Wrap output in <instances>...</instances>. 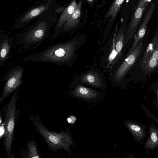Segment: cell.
<instances>
[{
    "instance_id": "obj_17",
    "label": "cell",
    "mask_w": 158,
    "mask_h": 158,
    "mask_svg": "<svg viewBox=\"0 0 158 158\" xmlns=\"http://www.w3.org/2000/svg\"><path fill=\"white\" fill-rule=\"evenodd\" d=\"M81 5L82 1L81 0L77 4V8L70 18L63 26L61 32H66L78 25L81 15Z\"/></svg>"
},
{
    "instance_id": "obj_16",
    "label": "cell",
    "mask_w": 158,
    "mask_h": 158,
    "mask_svg": "<svg viewBox=\"0 0 158 158\" xmlns=\"http://www.w3.org/2000/svg\"><path fill=\"white\" fill-rule=\"evenodd\" d=\"M143 147L148 154L149 151L158 148V127L153 122L150 125L149 136Z\"/></svg>"
},
{
    "instance_id": "obj_11",
    "label": "cell",
    "mask_w": 158,
    "mask_h": 158,
    "mask_svg": "<svg viewBox=\"0 0 158 158\" xmlns=\"http://www.w3.org/2000/svg\"><path fill=\"white\" fill-rule=\"evenodd\" d=\"M123 123L129 130L135 142L143 145L148 133L146 125L135 121L128 120H124Z\"/></svg>"
},
{
    "instance_id": "obj_7",
    "label": "cell",
    "mask_w": 158,
    "mask_h": 158,
    "mask_svg": "<svg viewBox=\"0 0 158 158\" xmlns=\"http://www.w3.org/2000/svg\"><path fill=\"white\" fill-rule=\"evenodd\" d=\"M142 49L140 42L131 51L129 52L126 58L110 74L113 85L121 86L122 81L129 70L136 62Z\"/></svg>"
},
{
    "instance_id": "obj_3",
    "label": "cell",
    "mask_w": 158,
    "mask_h": 158,
    "mask_svg": "<svg viewBox=\"0 0 158 158\" xmlns=\"http://www.w3.org/2000/svg\"><path fill=\"white\" fill-rule=\"evenodd\" d=\"M30 119L35 129L46 143L49 149L53 152L63 149L71 155L70 146L76 148L71 134L68 129L57 132L49 130L38 116H31Z\"/></svg>"
},
{
    "instance_id": "obj_15",
    "label": "cell",
    "mask_w": 158,
    "mask_h": 158,
    "mask_svg": "<svg viewBox=\"0 0 158 158\" xmlns=\"http://www.w3.org/2000/svg\"><path fill=\"white\" fill-rule=\"evenodd\" d=\"M154 8V4H151L136 34L135 35L134 41L129 52L131 51L135 48L139 42L144 36L146 31L147 24L153 13Z\"/></svg>"
},
{
    "instance_id": "obj_2",
    "label": "cell",
    "mask_w": 158,
    "mask_h": 158,
    "mask_svg": "<svg viewBox=\"0 0 158 158\" xmlns=\"http://www.w3.org/2000/svg\"><path fill=\"white\" fill-rule=\"evenodd\" d=\"M56 9L40 15L19 34L16 38V44L26 52L40 46L49 35L51 28L58 21Z\"/></svg>"
},
{
    "instance_id": "obj_23",
    "label": "cell",
    "mask_w": 158,
    "mask_h": 158,
    "mask_svg": "<svg viewBox=\"0 0 158 158\" xmlns=\"http://www.w3.org/2000/svg\"><path fill=\"white\" fill-rule=\"evenodd\" d=\"M141 107L146 116L151 119L152 122L158 125V118L152 113L148 108L144 105L142 104Z\"/></svg>"
},
{
    "instance_id": "obj_21",
    "label": "cell",
    "mask_w": 158,
    "mask_h": 158,
    "mask_svg": "<svg viewBox=\"0 0 158 158\" xmlns=\"http://www.w3.org/2000/svg\"><path fill=\"white\" fill-rule=\"evenodd\" d=\"M25 154L27 158H40L41 157L38 151L35 140L28 141L27 144Z\"/></svg>"
},
{
    "instance_id": "obj_19",
    "label": "cell",
    "mask_w": 158,
    "mask_h": 158,
    "mask_svg": "<svg viewBox=\"0 0 158 158\" xmlns=\"http://www.w3.org/2000/svg\"><path fill=\"white\" fill-rule=\"evenodd\" d=\"M158 44V32L156 34L151 42L148 45L147 47L143 56L140 61L141 66L151 57L155 51Z\"/></svg>"
},
{
    "instance_id": "obj_9",
    "label": "cell",
    "mask_w": 158,
    "mask_h": 158,
    "mask_svg": "<svg viewBox=\"0 0 158 158\" xmlns=\"http://www.w3.org/2000/svg\"><path fill=\"white\" fill-rule=\"evenodd\" d=\"M100 64L104 71L109 69L110 73L117 68L119 64L121 56L116 51L114 43V35L109 38L105 45Z\"/></svg>"
},
{
    "instance_id": "obj_12",
    "label": "cell",
    "mask_w": 158,
    "mask_h": 158,
    "mask_svg": "<svg viewBox=\"0 0 158 158\" xmlns=\"http://www.w3.org/2000/svg\"><path fill=\"white\" fill-rule=\"evenodd\" d=\"M69 91L71 97L80 98L85 100H95L100 98L101 95L98 91L86 87L83 85H78Z\"/></svg>"
},
{
    "instance_id": "obj_6",
    "label": "cell",
    "mask_w": 158,
    "mask_h": 158,
    "mask_svg": "<svg viewBox=\"0 0 158 158\" xmlns=\"http://www.w3.org/2000/svg\"><path fill=\"white\" fill-rule=\"evenodd\" d=\"M78 85H87L103 90L106 87V81L103 74L99 69L94 66L75 76L69 87L72 89Z\"/></svg>"
},
{
    "instance_id": "obj_14",
    "label": "cell",
    "mask_w": 158,
    "mask_h": 158,
    "mask_svg": "<svg viewBox=\"0 0 158 158\" xmlns=\"http://www.w3.org/2000/svg\"><path fill=\"white\" fill-rule=\"evenodd\" d=\"M14 39L6 34L0 35V66H4L14 45Z\"/></svg>"
},
{
    "instance_id": "obj_22",
    "label": "cell",
    "mask_w": 158,
    "mask_h": 158,
    "mask_svg": "<svg viewBox=\"0 0 158 158\" xmlns=\"http://www.w3.org/2000/svg\"><path fill=\"white\" fill-rule=\"evenodd\" d=\"M125 0H114L106 14V16L111 17L112 20L116 16L120 8Z\"/></svg>"
},
{
    "instance_id": "obj_13",
    "label": "cell",
    "mask_w": 158,
    "mask_h": 158,
    "mask_svg": "<svg viewBox=\"0 0 158 158\" xmlns=\"http://www.w3.org/2000/svg\"><path fill=\"white\" fill-rule=\"evenodd\" d=\"M77 6L76 0H73L65 8L56 24L54 33L50 36V39H55L60 34L63 26L70 18Z\"/></svg>"
},
{
    "instance_id": "obj_25",
    "label": "cell",
    "mask_w": 158,
    "mask_h": 158,
    "mask_svg": "<svg viewBox=\"0 0 158 158\" xmlns=\"http://www.w3.org/2000/svg\"><path fill=\"white\" fill-rule=\"evenodd\" d=\"M76 117L73 115L70 116L67 118L68 122L71 124H73L75 123L76 120Z\"/></svg>"
},
{
    "instance_id": "obj_10",
    "label": "cell",
    "mask_w": 158,
    "mask_h": 158,
    "mask_svg": "<svg viewBox=\"0 0 158 158\" xmlns=\"http://www.w3.org/2000/svg\"><path fill=\"white\" fill-rule=\"evenodd\" d=\"M149 0H139L132 16L131 21L125 36L124 46L134 35Z\"/></svg>"
},
{
    "instance_id": "obj_20",
    "label": "cell",
    "mask_w": 158,
    "mask_h": 158,
    "mask_svg": "<svg viewBox=\"0 0 158 158\" xmlns=\"http://www.w3.org/2000/svg\"><path fill=\"white\" fill-rule=\"evenodd\" d=\"M125 37L123 27L119 29L117 32L114 35L115 48L116 51L121 56L122 54V50L124 47Z\"/></svg>"
},
{
    "instance_id": "obj_4",
    "label": "cell",
    "mask_w": 158,
    "mask_h": 158,
    "mask_svg": "<svg viewBox=\"0 0 158 158\" xmlns=\"http://www.w3.org/2000/svg\"><path fill=\"white\" fill-rule=\"evenodd\" d=\"M18 90L14 92L4 110V145L7 158L12 156V145L15 125L16 107Z\"/></svg>"
},
{
    "instance_id": "obj_8",
    "label": "cell",
    "mask_w": 158,
    "mask_h": 158,
    "mask_svg": "<svg viewBox=\"0 0 158 158\" xmlns=\"http://www.w3.org/2000/svg\"><path fill=\"white\" fill-rule=\"evenodd\" d=\"M23 71L22 66H16L10 69L4 75L2 81L5 82L0 98V104L20 88L23 83Z\"/></svg>"
},
{
    "instance_id": "obj_1",
    "label": "cell",
    "mask_w": 158,
    "mask_h": 158,
    "mask_svg": "<svg viewBox=\"0 0 158 158\" xmlns=\"http://www.w3.org/2000/svg\"><path fill=\"white\" fill-rule=\"evenodd\" d=\"M85 39L75 37L65 42L52 45L42 51L25 56L26 62H49L56 66H70L77 59V51L85 43Z\"/></svg>"
},
{
    "instance_id": "obj_18",
    "label": "cell",
    "mask_w": 158,
    "mask_h": 158,
    "mask_svg": "<svg viewBox=\"0 0 158 158\" xmlns=\"http://www.w3.org/2000/svg\"><path fill=\"white\" fill-rule=\"evenodd\" d=\"M158 66V44L151 57L141 66L145 73L153 72Z\"/></svg>"
},
{
    "instance_id": "obj_26",
    "label": "cell",
    "mask_w": 158,
    "mask_h": 158,
    "mask_svg": "<svg viewBox=\"0 0 158 158\" xmlns=\"http://www.w3.org/2000/svg\"><path fill=\"white\" fill-rule=\"evenodd\" d=\"M88 1H92V0H88Z\"/></svg>"
},
{
    "instance_id": "obj_24",
    "label": "cell",
    "mask_w": 158,
    "mask_h": 158,
    "mask_svg": "<svg viewBox=\"0 0 158 158\" xmlns=\"http://www.w3.org/2000/svg\"><path fill=\"white\" fill-rule=\"evenodd\" d=\"M155 93L156 95V98L155 100L153 101V104L158 110V86L156 89Z\"/></svg>"
},
{
    "instance_id": "obj_5",
    "label": "cell",
    "mask_w": 158,
    "mask_h": 158,
    "mask_svg": "<svg viewBox=\"0 0 158 158\" xmlns=\"http://www.w3.org/2000/svg\"><path fill=\"white\" fill-rule=\"evenodd\" d=\"M56 1L41 0L36 2L15 20L12 29L25 27L44 13L56 9Z\"/></svg>"
}]
</instances>
